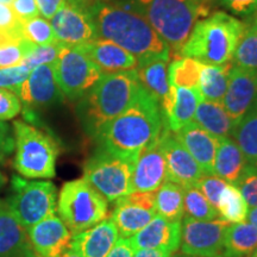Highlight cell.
Masks as SVG:
<instances>
[{
	"mask_svg": "<svg viewBox=\"0 0 257 257\" xmlns=\"http://www.w3.org/2000/svg\"><path fill=\"white\" fill-rule=\"evenodd\" d=\"M96 38L127 50L137 62L153 57L170 59V49L143 16L111 2L96 0L87 6Z\"/></svg>",
	"mask_w": 257,
	"mask_h": 257,
	"instance_id": "cell-1",
	"label": "cell"
},
{
	"mask_svg": "<svg viewBox=\"0 0 257 257\" xmlns=\"http://www.w3.org/2000/svg\"><path fill=\"white\" fill-rule=\"evenodd\" d=\"M163 127L165 120L159 101L141 86L126 110L112 120L95 141L100 149L136 161L142 150L159 140Z\"/></svg>",
	"mask_w": 257,
	"mask_h": 257,
	"instance_id": "cell-2",
	"label": "cell"
},
{
	"mask_svg": "<svg viewBox=\"0 0 257 257\" xmlns=\"http://www.w3.org/2000/svg\"><path fill=\"white\" fill-rule=\"evenodd\" d=\"M141 86L136 70L104 74L76 105L86 135L96 140L112 120L126 110Z\"/></svg>",
	"mask_w": 257,
	"mask_h": 257,
	"instance_id": "cell-3",
	"label": "cell"
},
{
	"mask_svg": "<svg viewBox=\"0 0 257 257\" xmlns=\"http://www.w3.org/2000/svg\"><path fill=\"white\" fill-rule=\"evenodd\" d=\"M244 28L239 19L218 11L195 23L174 57H192L213 66L231 62Z\"/></svg>",
	"mask_w": 257,
	"mask_h": 257,
	"instance_id": "cell-4",
	"label": "cell"
},
{
	"mask_svg": "<svg viewBox=\"0 0 257 257\" xmlns=\"http://www.w3.org/2000/svg\"><path fill=\"white\" fill-rule=\"evenodd\" d=\"M133 6L175 55L198 18L208 12L206 0H133Z\"/></svg>",
	"mask_w": 257,
	"mask_h": 257,
	"instance_id": "cell-5",
	"label": "cell"
},
{
	"mask_svg": "<svg viewBox=\"0 0 257 257\" xmlns=\"http://www.w3.org/2000/svg\"><path fill=\"white\" fill-rule=\"evenodd\" d=\"M15 169L25 179H53L59 147L49 134L23 120L14 123Z\"/></svg>",
	"mask_w": 257,
	"mask_h": 257,
	"instance_id": "cell-6",
	"label": "cell"
},
{
	"mask_svg": "<svg viewBox=\"0 0 257 257\" xmlns=\"http://www.w3.org/2000/svg\"><path fill=\"white\" fill-rule=\"evenodd\" d=\"M56 212L72 234H75L106 219L108 201L85 179H76L62 186Z\"/></svg>",
	"mask_w": 257,
	"mask_h": 257,
	"instance_id": "cell-7",
	"label": "cell"
},
{
	"mask_svg": "<svg viewBox=\"0 0 257 257\" xmlns=\"http://www.w3.org/2000/svg\"><path fill=\"white\" fill-rule=\"evenodd\" d=\"M136 161L99 148L83 166V176L108 202L134 192L133 173Z\"/></svg>",
	"mask_w": 257,
	"mask_h": 257,
	"instance_id": "cell-8",
	"label": "cell"
},
{
	"mask_svg": "<svg viewBox=\"0 0 257 257\" xmlns=\"http://www.w3.org/2000/svg\"><path fill=\"white\" fill-rule=\"evenodd\" d=\"M6 202L25 229L56 213L57 189L51 181H29L15 175Z\"/></svg>",
	"mask_w": 257,
	"mask_h": 257,
	"instance_id": "cell-9",
	"label": "cell"
},
{
	"mask_svg": "<svg viewBox=\"0 0 257 257\" xmlns=\"http://www.w3.org/2000/svg\"><path fill=\"white\" fill-rule=\"evenodd\" d=\"M53 66L57 85L70 100L82 98L104 75L81 48L62 43Z\"/></svg>",
	"mask_w": 257,
	"mask_h": 257,
	"instance_id": "cell-10",
	"label": "cell"
},
{
	"mask_svg": "<svg viewBox=\"0 0 257 257\" xmlns=\"http://www.w3.org/2000/svg\"><path fill=\"white\" fill-rule=\"evenodd\" d=\"M231 224L223 219L195 220L185 217L181 223L180 250L195 257L221 256L225 233Z\"/></svg>",
	"mask_w": 257,
	"mask_h": 257,
	"instance_id": "cell-11",
	"label": "cell"
},
{
	"mask_svg": "<svg viewBox=\"0 0 257 257\" xmlns=\"http://www.w3.org/2000/svg\"><path fill=\"white\" fill-rule=\"evenodd\" d=\"M155 192L134 191L114 201L111 219L120 238H130L156 216Z\"/></svg>",
	"mask_w": 257,
	"mask_h": 257,
	"instance_id": "cell-12",
	"label": "cell"
},
{
	"mask_svg": "<svg viewBox=\"0 0 257 257\" xmlns=\"http://www.w3.org/2000/svg\"><path fill=\"white\" fill-rule=\"evenodd\" d=\"M57 42L72 47H82L96 40L94 25L87 8L74 0H66L50 19Z\"/></svg>",
	"mask_w": 257,
	"mask_h": 257,
	"instance_id": "cell-13",
	"label": "cell"
},
{
	"mask_svg": "<svg viewBox=\"0 0 257 257\" xmlns=\"http://www.w3.org/2000/svg\"><path fill=\"white\" fill-rule=\"evenodd\" d=\"M159 141L166 160L167 181L184 188L197 185L204 172L187 149L179 142L174 133L163 127Z\"/></svg>",
	"mask_w": 257,
	"mask_h": 257,
	"instance_id": "cell-14",
	"label": "cell"
},
{
	"mask_svg": "<svg viewBox=\"0 0 257 257\" xmlns=\"http://www.w3.org/2000/svg\"><path fill=\"white\" fill-rule=\"evenodd\" d=\"M223 105L234 127L257 105V72L232 66Z\"/></svg>",
	"mask_w": 257,
	"mask_h": 257,
	"instance_id": "cell-15",
	"label": "cell"
},
{
	"mask_svg": "<svg viewBox=\"0 0 257 257\" xmlns=\"http://www.w3.org/2000/svg\"><path fill=\"white\" fill-rule=\"evenodd\" d=\"M16 94L27 107H49L63 100L53 64H42L31 70Z\"/></svg>",
	"mask_w": 257,
	"mask_h": 257,
	"instance_id": "cell-16",
	"label": "cell"
},
{
	"mask_svg": "<svg viewBox=\"0 0 257 257\" xmlns=\"http://www.w3.org/2000/svg\"><path fill=\"white\" fill-rule=\"evenodd\" d=\"M27 231L38 257H60L70 249L73 234L56 213L32 225Z\"/></svg>",
	"mask_w": 257,
	"mask_h": 257,
	"instance_id": "cell-17",
	"label": "cell"
},
{
	"mask_svg": "<svg viewBox=\"0 0 257 257\" xmlns=\"http://www.w3.org/2000/svg\"><path fill=\"white\" fill-rule=\"evenodd\" d=\"M159 140L137 156L133 173L134 191L155 192L167 180L166 160Z\"/></svg>",
	"mask_w": 257,
	"mask_h": 257,
	"instance_id": "cell-18",
	"label": "cell"
},
{
	"mask_svg": "<svg viewBox=\"0 0 257 257\" xmlns=\"http://www.w3.org/2000/svg\"><path fill=\"white\" fill-rule=\"evenodd\" d=\"M130 239L136 249H160L173 253L180 246L181 221H172L156 214Z\"/></svg>",
	"mask_w": 257,
	"mask_h": 257,
	"instance_id": "cell-19",
	"label": "cell"
},
{
	"mask_svg": "<svg viewBox=\"0 0 257 257\" xmlns=\"http://www.w3.org/2000/svg\"><path fill=\"white\" fill-rule=\"evenodd\" d=\"M0 257H38L27 229L4 200H0Z\"/></svg>",
	"mask_w": 257,
	"mask_h": 257,
	"instance_id": "cell-20",
	"label": "cell"
},
{
	"mask_svg": "<svg viewBox=\"0 0 257 257\" xmlns=\"http://www.w3.org/2000/svg\"><path fill=\"white\" fill-rule=\"evenodd\" d=\"M119 239V232L111 218H106L91 229L73 234L70 249L82 257H107Z\"/></svg>",
	"mask_w": 257,
	"mask_h": 257,
	"instance_id": "cell-21",
	"label": "cell"
},
{
	"mask_svg": "<svg viewBox=\"0 0 257 257\" xmlns=\"http://www.w3.org/2000/svg\"><path fill=\"white\" fill-rule=\"evenodd\" d=\"M174 135L193 159L197 161L204 174H214V160L219 138L212 136L193 120L174 133Z\"/></svg>",
	"mask_w": 257,
	"mask_h": 257,
	"instance_id": "cell-22",
	"label": "cell"
},
{
	"mask_svg": "<svg viewBox=\"0 0 257 257\" xmlns=\"http://www.w3.org/2000/svg\"><path fill=\"white\" fill-rule=\"evenodd\" d=\"M80 48L99 67L102 74L127 72L135 70L137 67L136 57L111 41L96 38Z\"/></svg>",
	"mask_w": 257,
	"mask_h": 257,
	"instance_id": "cell-23",
	"label": "cell"
},
{
	"mask_svg": "<svg viewBox=\"0 0 257 257\" xmlns=\"http://www.w3.org/2000/svg\"><path fill=\"white\" fill-rule=\"evenodd\" d=\"M248 165V161L233 138H219L214 160V174L227 184L236 185Z\"/></svg>",
	"mask_w": 257,
	"mask_h": 257,
	"instance_id": "cell-24",
	"label": "cell"
},
{
	"mask_svg": "<svg viewBox=\"0 0 257 257\" xmlns=\"http://www.w3.org/2000/svg\"><path fill=\"white\" fill-rule=\"evenodd\" d=\"M168 63L167 57H153L137 62L136 73L140 83L159 101L169 92Z\"/></svg>",
	"mask_w": 257,
	"mask_h": 257,
	"instance_id": "cell-25",
	"label": "cell"
},
{
	"mask_svg": "<svg viewBox=\"0 0 257 257\" xmlns=\"http://www.w3.org/2000/svg\"><path fill=\"white\" fill-rule=\"evenodd\" d=\"M193 121L217 138L231 137L234 124L225 110L223 102L202 100L199 102Z\"/></svg>",
	"mask_w": 257,
	"mask_h": 257,
	"instance_id": "cell-26",
	"label": "cell"
},
{
	"mask_svg": "<svg viewBox=\"0 0 257 257\" xmlns=\"http://www.w3.org/2000/svg\"><path fill=\"white\" fill-rule=\"evenodd\" d=\"M202 100L198 88H185L174 86V101L172 110L165 120V127L176 133L194 118L199 102Z\"/></svg>",
	"mask_w": 257,
	"mask_h": 257,
	"instance_id": "cell-27",
	"label": "cell"
},
{
	"mask_svg": "<svg viewBox=\"0 0 257 257\" xmlns=\"http://www.w3.org/2000/svg\"><path fill=\"white\" fill-rule=\"evenodd\" d=\"M232 66V62L217 64V66L204 64L198 86L199 93L204 100L223 102Z\"/></svg>",
	"mask_w": 257,
	"mask_h": 257,
	"instance_id": "cell-28",
	"label": "cell"
},
{
	"mask_svg": "<svg viewBox=\"0 0 257 257\" xmlns=\"http://www.w3.org/2000/svg\"><path fill=\"white\" fill-rule=\"evenodd\" d=\"M256 246L257 229L252 224H231L225 233L223 257H251Z\"/></svg>",
	"mask_w": 257,
	"mask_h": 257,
	"instance_id": "cell-29",
	"label": "cell"
},
{
	"mask_svg": "<svg viewBox=\"0 0 257 257\" xmlns=\"http://www.w3.org/2000/svg\"><path fill=\"white\" fill-rule=\"evenodd\" d=\"M184 187L174 182L165 181L155 191L156 212L168 220L181 221L184 216Z\"/></svg>",
	"mask_w": 257,
	"mask_h": 257,
	"instance_id": "cell-30",
	"label": "cell"
},
{
	"mask_svg": "<svg viewBox=\"0 0 257 257\" xmlns=\"http://www.w3.org/2000/svg\"><path fill=\"white\" fill-rule=\"evenodd\" d=\"M204 63L192 57H174L168 66L169 86L198 88Z\"/></svg>",
	"mask_w": 257,
	"mask_h": 257,
	"instance_id": "cell-31",
	"label": "cell"
},
{
	"mask_svg": "<svg viewBox=\"0 0 257 257\" xmlns=\"http://www.w3.org/2000/svg\"><path fill=\"white\" fill-rule=\"evenodd\" d=\"M232 137L249 165L257 168V105L234 127Z\"/></svg>",
	"mask_w": 257,
	"mask_h": 257,
	"instance_id": "cell-32",
	"label": "cell"
},
{
	"mask_svg": "<svg viewBox=\"0 0 257 257\" xmlns=\"http://www.w3.org/2000/svg\"><path fill=\"white\" fill-rule=\"evenodd\" d=\"M248 211L249 206L239 189L234 185L227 184L218 202V216L229 224H237L246 220Z\"/></svg>",
	"mask_w": 257,
	"mask_h": 257,
	"instance_id": "cell-33",
	"label": "cell"
},
{
	"mask_svg": "<svg viewBox=\"0 0 257 257\" xmlns=\"http://www.w3.org/2000/svg\"><path fill=\"white\" fill-rule=\"evenodd\" d=\"M231 62L239 68L257 72V29L251 22L249 24L245 23Z\"/></svg>",
	"mask_w": 257,
	"mask_h": 257,
	"instance_id": "cell-34",
	"label": "cell"
},
{
	"mask_svg": "<svg viewBox=\"0 0 257 257\" xmlns=\"http://www.w3.org/2000/svg\"><path fill=\"white\" fill-rule=\"evenodd\" d=\"M36 44L14 35H0V68L19 66Z\"/></svg>",
	"mask_w": 257,
	"mask_h": 257,
	"instance_id": "cell-35",
	"label": "cell"
},
{
	"mask_svg": "<svg viewBox=\"0 0 257 257\" xmlns=\"http://www.w3.org/2000/svg\"><path fill=\"white\" fill-rule=\"evenodd\" d=\"M184 213L195 220H212L218 217V212L197 187V185L185 188Z\"/></svg>",
	"mask_w": 257,
	"mask_h": 257,
	"instance_id": "cell-36",
	"label": "cell"
},
{
	"mask_svg": "<svg viewBox=\"0 0 257 257\" xmlns=\"http://www.w3.org/2000/svg\"><path fill=\"white\" fill-rule=\"evenodd\" d=\"M22 36L36 46H47L57 42L50 22L40 16L22 22Z\"/></svg>",
	"mask_w": 257,
	"mask_h": 257,
	"instance_id": "cell-37",
	"label": "cell"
},
{
	"mask_svg": "<svg viewBox=\"0 0 257 257\" xmlns=\"http://www.w3.org/2000/svg\"><path fill=\"white\" fill-rule=\"evenodd\" d=\"M59 42L54 44H47V46H35L34 49L24 57L21 64L29 67L30 69L36 68L42 64H54L59 55Z\"/></svg>",
	"mask_w": 257,
	"mask_h": 257,
	"instance_id": "cell-38",
	"label": "cell"
},
{
	"mask_svg": "<svg viewBox=\"0 0 257 257\" xmlns=\"http://www.w3.org/2000/svg\"><path fill=\"white\" fill-rule=\"evenodd\" d=\"M249 207H257V168L248 165L243 174L236 182Z\"/></svg>",
	"mask_w": 257,
	"mask_h": 257,
	"instance_id": "cell-39",
	"label": "cell"
},
{
	"mask_svg": "<svg viewBox=\"0 0 257 257\" xmlns=\"http://www.w3.org/2000/svg\"><path fill=\"white\" fill-rule=\"evenodd\" d=\"M227 182L216 174H204L198 180L197 187L202 192V194L206 197L208 202L217 210L219 198L223 193L224 188L226 187Z\"/></svg>",
	"mask_w": 257,
	"mask_h": 257,
	"instance_id": "cell-40",
	"label": "cell"
},
{
	"mask_svg": "<svg viewBox=\"0 0 257 257\" xmlns=\"http://www.w3.org/2000/svg\"><path fill=\"white\" fill-rule=\"evenodd\" d=\"M31 70L32 69L27 66H23V64L9 67V68H0V88H5L17 93L22 83L30 75Z\"/></svg>",
	"mask_w": 257,
	"mask_h": 257,
	"instance_id": "cell-41",
	"label": "cell"
},
{
	"mask_svg": "<svg viewBox=\"0 0 257 257\" xmlns=\"http://www.w3.org/2000/svg\"><path fill=\"white\" fill-rule=\"evenodd\" d=\"M22 111V101L18 95L9 89L0 88V121L10 120Z\"/></svg>",
	"mask_w": 257,
	"mask_h": 257,
	"instance_id": "cell-42",
	"label": "cell"
},
{
	"mask_svg": "<svg viewBox=\"0 0 257 257\" xmlns=\"http://www.w3.org/2000/svg\"><path fill=\"white\" fill-rule=\"evenodd\" d=\"M0 35H14L22 37V22L10 5L0 4Z\"/></svg>",
	"mask_w": 257,
	"mask_h": 257,
	"instance_id": "cell-43",
	"label": "cell"
},
{
	"mask_svg": "<svg viewBox=\"0 0 257 257\" xmlns=\"http://www.w3.org/2000/svg\"><path fill=\"white\" fill-rule=\"evenodd\" d=\"M220 4L237 16H253L257 12V0H220Z\"/></svg>",
	"mask_w": 257,
	"mask_h": 257,
	"instance_id": "cell-44",
	"label": "cell"
},
{
	"mask_svg": "<svg viewBox=\"0 0 257 257\" xmlns=\"http://www.w3.org/2000/svg\"><path fill=\"white\" fill-rule=\"evenodd\" d=\"M11 8L21 22L29 21L36 16H40L36 0H14Z\"/></svg>",
	"mask_w": 257,
	"mask_h": 257,
	"instance_id": "cell-45",
	"label": "cell"
},
{
	"mask_svg": "<svg viewBox=\"0 0 257 257\" xmlns=\"http://www.w3.org/2000/svg\"><path fill=\"white\" fill-rule=\"evenodd\" d=\"M136 250L137 249L135 248L130 238H120L119 237L107 257H134Z\"/></svg>",
	"mask_w": 257,
	"mask_h": 257,
	"instance_id": "cell-46",
	"label": "cell"
},
{
	"mask_svg": "<svg viewBox=\"0 0 257 257\" xmlns=\"http://www.w3.org/2000/svg\"><path fill=\"white\" fill-rule=\"evenodd\" d=\"M66 0H36L38 12L42 15V17L46 19H50L54 17L59 10L62 8Z\"/></svg>",
	"mask_w": 257,
	"mask_h": 257,
	"instance_id": "cell-47",
	"label": "cell"
},
{
	"mask_svg": "<svg viewBox=\"0 0 257 257\" xmlns=\"http://www.w3.org/2000/svg\"><path fill=\"white\" fill-rule=\"evenodd\" d=\"M134 257H172V253L160 249H137Z\"/></svg>",
	"mask_w": 257,
	"mask_h": 257,
	"instance_id": "cell-48",
	"label": "cell"
},
{
	"mask_svg": "<svg viewBox=\"0 0 257 257\" xmlns=\"http://www.w3.org/2000/svg\"><path fill=\"white\" fill-rule=\"evenodd\" d=\"M246 220H248L250 224H252L253 226H255L257 229V207H252L251 210L248 211Z\"/></svg>",
	"mask_w": 257,
	"mask_h": 257,
	"instance_id": "cell-49",
	"label": "cell"
},
{
	"mask_svg": "<svg viewBox=\"0 0 257 257\" xmlns=\"http://www.w3.org/2000/svg\"><path fill=\"white\" fill-rule=\"evenodd\" d=\"M60 257H82V256L80 255V253L76 252V251H74V250L68 249L66 252H63Z\"/></svg>",
	"mask_w": 257,
	"mask_h": 257,
	"instance_id": "cell-50",
	"label": "cell"
},
{
	"mask_svg": "<svg viewBox=\"0 0 257 257\" xmlns=\"http://www.w3.org/2000/svg\"><path fill=\"white\" fill-rule=\"evenodd\" d=\"M74 2H78L81 5L86 6V8H87V6L93 4V3H94V2H96V0H74Z\"/></svg>",
	"mask_w": 257,
	"mask_h": 257,
	"instance_id": "cell-51",
	"label": "cell"
},
{
	"mask_svg": "<svg viewBox=\"0 0 257 257\" xmlns=\"http://www.w3.org/2000/svg\"><path fill=\"white\" fill-rule=\"evenodd\" d=\"M6 182H8V178L3 174L2 172H0V188H3L4 186L6 185Z\"/></svg>",
	"mask_w": 257,
	"mask_h": 257,
	"instance_id": "cell-52",
	"label": "cell"
},
{
	"mask_svg": "<svg viewBox=\"0 0 257 257\" xmlns=\"http://www.w3.org/2000/svg\"><path fill=\"white\" fill-rule=\"evenodd\" d=\"M12 2H14V0H0V4H4V5H10V6H11Z\"/></svg>",
	"mask_w": 257,
	"mask_h": 257,
	"instance_id": "cell-53",
	"label": "cell"
},
{
	"mask_svg": "<svg viewBox=\"0 0 257 257\" xmlns=\"http://www.w3.org/2000/svg\"><path fill=\"white\" fill-rule=\"evenodd\" d=\"M173 257H195V256H191V255H186V253H175Z\"/></svg>",
	"mask_w": 257,
	"mask_h": 257,
	"instance_id": "cell-54",
	"label": "cell"
},
{
	"mask_svg": "<svg viewBox=\"0 0 257 257\" xmlns=\"http://www.w3.org/2000/svg\"><path fill=\"white\" fill-rule=\"evenodd\" d=\"M251 23H252L253 25H255V27H256V29H257V12H256V14H255V15H253V18H252Z\"/></svg>",
	"mask_w": 257,
	"mask_h": 257,
	"instance_id": "cell-55",
	"label": "cell"
},
{
	"mask_svg": "<svg viewBox=\"0 0 257 257\" xmlns=\"http://www.w3.org/2000/svg\"><path fill=\"white\" fill-rule=\"evenodd\" d=\"M251 257H257V246H256L255 251H253V252H252V255H251Z\"/></svg>",
	"mask_w": 257,
	"mask_h": 257,
	"instance_id": "cell-56",
	"label": "cell"
},
{
	"mask_svg": "<svg viewBox=\"0 0 257 257\" xmlns=\"http://www.w3.org/2000/svg\"><path fill=\"white\" fill-rule=\"evenodd\" d=\"M218 257H223V256H218Z\"/></svg>",
	"mask_w": 257,
	"mask_h": 257,
	"instance_id": "cell-57",
	"label": "cell"
},
{
	"mask_svg": "<svg viewBox=\"0 0 257 257\" xmlns=\"http://www.w3.org/2000/svg\"><path fill=\"white\" fill-rule=\"evenodd\" d=\"M206 2H207V0H206Z\"/></svg>",
	"mask_w": 257,
	"mask_h": 257,
	"instance_id": "cell-58",
	"label": "cell"
}]
</instances>
